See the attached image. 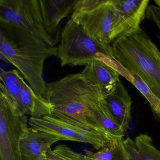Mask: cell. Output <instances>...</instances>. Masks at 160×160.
I'll use <instances>...</instances> for the list:
<instances>
[{
	"label": "cell",
	"instance_id": "obj_1",
	"mask_svg": "<svg viewBox=\"0 0 160 160\" xmlns=\"http://www.w3.org/2000/svg\"><path fill=\"white\" fill-rule=\"evenodd\" d=\"M46 87L47 100L53 106L51 116L84 129L110 134L92 114L104 95L82 72L68 75L47 83Z\"/></svg>",
	"mask_w": 160,
	"mask_h": 160
},
{
	"label": "cell",
	"instance_id": "obj_2",
	"mask_svg": "<svg viewBox=\"0 0 160 160\" xmlns=\"http://www.w3.org/2000/svg\"><path fill=\"white\" fill-rule=\"evenodd\" d=\"M1 56L16 67L35 94L47 100V83L43 78L44 64L48 58L58 57V47H53L30 32L0 21Z\"/></svg>",
	"mask_w": 160,
	"mask_h": 160
},
{
	"label": "cell",
	"instance_id": "obj_3",
	"mask_svg": "<svg viewBox=\"0 0 160 160\" xmlns=\"http://www.w3.org/2000/svg\"><path fill=\"white\" fill-rule=\"evenodd\" d=\"M110 56L140 78L160 100V51L141 28L114 40Z\"/></svg>",
	"mask_w": 160,
	"mask_h": 160
},
{
	"label": "cell",
	"instance_id": "obj_4",
	"mask_svg": "<svg viewBox=\"0 0 160 160\" xmlns=\"http://www.w3.org/2000/svg\"><path fill=\"white\" fill-rule=\"evenodd\" d=\"M58 46V57L62 67L82 66L101 60L106 51L93 41L82 26L74 19L69 20L63 28Z\"/></svg>",
	"mask_w": 160,
	"mask_h": 160
},
{
	"label": "cell",
	"instance_id": "obj_5",
	"mask_svg": "<svg viewBox=\"0 0 160 160\" xmlns=\"http://www.w3.org/2000/svg\"><path fill=\"white\" fill-rule=\"evenodd\" d=\"M0 21L21 28L51 46H56L46 30L40 0H0Z\"/></svg>",
	"mask_w": 160,
	"mask_h": 160
},
{
	"label": "cell",
	"instance_id": "obj_6",
	"mask_svg": "<svg viewBox=\"0 0 160 160\" xmlns=\"http://www.w3.org/2000/svg\"><path fill=\"white\" fill-rule=\"evenodd\" d=\"M28 123L34 130L54 135L59 141L88 143L97 150L117 139L109 134L84 129L51 115L40 118H30Z\"/></svg>",
	"mask_w": 160,
	"mask_h": 160
},
{
	"label": "cell",
	"instance_id": "obj_7",
	"mask_svg": "<svg viewBox=\"0 0 160 160\" xmlns=\"http://www.w3.org/2000/svg\"><path fill=\"white\" fill-rule=\"evenodd\" d=\"M27 116L15 114L0 92V160H21L20 144L29 130Z\"/></svg>",
	"mask_w": 160,
	"mask_h": 160
},
{
	"label": "cell",
	"instance_id": "obj_8",
	"mask_svg": "<svg viewBox=\"0 0 160 160\" xmlns=\"http://www.w3.org/2000/svg\"><path fill=\"white\" fill-rule=\"evenodd\" d=\"M112 16L110 0H100L88 11L73 12L71 18L80 24L88 35L110 56Z\"/></svg>",
	"mask_w": 160,
	"mask_h": 160
},
{
	"label": "cell",
	"instance_id": "obj_9",
	"mask_svg": "<svg viewBox=\"0 0 160 160\" xmlns=\"http://www.w3.org/2000/svg\"><path fill=\"white\" fill-rule=\"evenodd\" d=\"M149 0H110L113 12L111 43L122 35L140 28Z\"/></svg>",
	"mask_w": 160,
	"mask_h": 160
},
{
	"label": "cell",
	"instance_id": "obj_10",
	"mask_svg": "<svg viewBox=\"0 0 160 160\" xmlns=\"http://www.w3.org/2000/svg\"><path fill=\"white\" fill-rule=\"evenodd\" d=\"M76 0H40L46 30L57 45L60 40V23L73 13Z\"/></svg>",
	"mask_w": 160,
	"mask_h": 160
},
{
	"label": "cell",
	"instance_id": "obj_11",
	"mask_svg": "<svg viewBox=\"0 0 160 160\" xmlns=\"http://www.w3.org/2000/svg\"><path fill=\"white\" fill-rule=\"evenodd\" d=\"M58 141L54 135L30 127L20 142L21 160H48V151Z\"/></svg>",
	"mask_w": 160,
	"mask_h": 160
},
{
	"label": "cell",
	"instance_id": "obj_12",
	"mask_svg": "<svg viewBox=\"0 0 160 160\" xmlns=\"http://www.w3.org/2000/svg\"><path fill=\"white\" fill-rule=\"evenodd\" d=\"M81 72L87 79L101 88L105 97L115 90L120 80L119 73L100 60L85 65Z\"/></svg>",
	"mask_w": 160,
	"mask_h": 160
},
{
	"label": "cell",
	"instance_id": "obj_13",
	"mask_svg": "<svg viewBox=\"0 0 160 160\" xmlns=\"http://www.w3.org/2000/svg\"><path fill=\"white\" fill-rule=\"evenodd\" d=\"M105 99L112 115L126 132L131 121L132 102L127 89L120 80L115 90L106 96Z\"/></svg>",
	"mask_w": 160,
	"mask_h": 160
},
{
	"label": "cell",
	"instance_id": "obj_14",
	"mask_svg": "<svg viewBox=\"0 0 160 160\" xmlns=\"http://www.w3.org/2000/svg\"><path fill=\"white\" fill-rule=\"evenodd\" d=\"M18 108L21 115L40 118L51 115L53 106L47 100L37 96L30 86L26 83L18 100Z\"/></svg>",
	"mask_w": 160,
	"mask_h": 160
},
{
	"label": "cell",
	"instance_id": "obj_15",
	"mask_svg": "<svg viewBox=\"0 0 160 160\" xmlns=\"http://www.w3.org/2000/svg\"><path fill=\"white\" fill-rule=\"evenodd\" d=\"M123 143L129 160H160V150L154 147L152 138L148 134H140L134 140L127 137Z\"/></svg>",
	"mask_w": 160,
	"mask_h": 160
},
{
	"label": "cell",
	"instance_id": "obj_16",
	"mask_svg": "<svg viewBox=\"0 0 160 160\" xmlns=\"http://www.w3.org/2000/svg\"><path fill=\"white\" fill-rule=\"evenodd\" d=\"M0 78L1 80L0 91L6 96L15 114L23 116L20 114L17 104L19 95L26 83L20 72L15 69L7 72L1 69Z\"/></svg>",
	"mask_w": 160,
	"mask_h": 160
},
{
	"label": "cell",
	"instance_id": "obj_17",
	"mask_svg": "<svg viewBox=\"0 0 160 160\" xmlns=\"http://www.w3.org/2000/svg\"><path fill=\"white\" fill-rule=\"evenodd\" d=\"M110 66L132 83L141 92L148 102L154 118L160 121V100L153 94L148 87L140 78L125 69L116 60L111 61Z\"/></svg>",
	"mask_w": 160,
	"mask_h": 160
},
{
	"label": "cell",
	"instance_id": "obj_18",
	"mask_svg": "<svg viewBox=\"0 0 160 160\" xmlns=\"http://www.w3.org/2000/svg\"><path fill=\"white\" fill-rule=\"evenodd\" d=\"M90 160H129L123 138H118L96 152H87Z\"/></svg>",
	"mask_w": 160,
	"mask_h": 160
},
{
	"label": "cell",
	"instance_id": "obj_19",
	"mask_svg": "<svg viewBox=\"0 0 160 160\" xmlns=\"http://www.w3.org/2000/svg\"><path fill=\"white\" fill-rule=\"evenodd\" d=\"M48 160H90L85 154L74 151L71 148L60 144L47 152Z\"/></svg>",
	"mask_w": 160,
	"mask_h": 160
},
{
	"label": "cell",
	"instance_id": "obj_20",
	"mask_svg": "<svg viewBox=\"0 0 160 160\" xmlns=\"http://www.w3.org/2000/svg\"><path fill=\"white\" fill-rule=\"evenodd\" d=\"M146 17L154 22L158 28V37L160 41V8L152 4L149 5L147 10Z\"/></svg>",
	"mask_w": 160,
	"mask_h": 160
},
{
	"label": "cell",
	"instance_id": "obj_21",
	"mask_svg": "<svg viewBox=\"0 0 160 160\" xmlns=\"http://www.w3.org/2000/svg\"><path fill=\"white\" fill-rule=\"evenodd\" d=\"M154 2L156 3L158 7L160 8V0H155V1H154Z\"/></svg>",
	"mask_w": 160,
	"mask_h": 160
}]
</instances>
